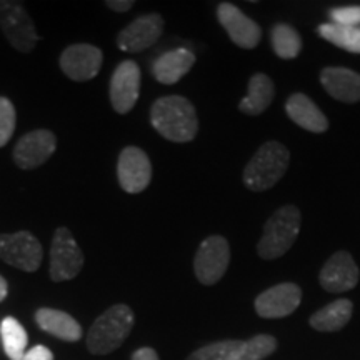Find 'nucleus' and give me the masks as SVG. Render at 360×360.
Instances as JSON below:
<instances>
[{
    "mask_svg": "<svg viewBox=\"0 0 360 360\" xmlns=\"http://www.w3.org/2000/svg\"><path fill=\"white\" fill-rule=\"evenodd\" d=\"M150 122L157 132L170 142H191L199 132L195 107L180 96L157 98L150 109Z\"/></svg>",
    "mask_w": 360,
    "mask_h": 360,
    "instance_id": "nucleus-1",
    "label": "nucleus"
},
{
    "mask_svg": "<svg viewBox=\"0 0 360 360\" xmlns=\"http://www.w3.org/2000/svg\"><path fill=\"white\" fill-rule=\"evenodd\" d=\"M290 164V152L283 143L269 141L260 146L244 169V184L252 192L272 188L285 175Z\"/></svg>",
    "mask_w": 360,
    "mask_h": 360,
    "instance_id": "nucleus-2",
    "label": "nucleus"
},
{
    "mask_svg": "<svg viewBox=\"0 0 360 360\" xmlns=\"http://www.w3.org/2000/svg\"><path fill=\"white\" fill-rule=\"evenodd\" d=\"M135 317L132 309L125 304L112 305L98 315L87 334V349L96 355L114 352L124 344L132 332Z\"/></svg>",
    "mask_w": 360,
    "mask_h": 360,
    "instance_id": "nucleus-3",
    "label": "nucleus"
},
{
    "mask_svg": "<svg viewBox=\"0 0 360 360\" xmlns=\"http://www.w3.org/2000/svg\"><path fill=\"white\" fill-rule=\"evenodd\" d=\"M302 215L295 205H283L270 215L257 244V254L264 260H276L290 250L300 232Z\"/></svg>",
    "mask_w": 360,
    "mask_h": 360,
    "instance_id": "nucleus-4",
    "label": "nucleus"
},
{
    "mask_svg": "<svg viewBox=\"0 0 360 360\" xmlns=\"http://www.w3.org/2000/svg\"><path fill=\"white\" fill-rule=\"evenodd\" d=\"M0 29L17 52L30 53L39 42L34 22L20 2L0 0Z\"/></svg>",
    "mask_w": 360,
    "mask_h": 360,
    "instance_id": "nucleus-5",
    "label": "nucleus"
},
{
    "mask_svg": "<svg viewBox=\"0 0 360 360\" xmlns=\"http://www.w3.org/2000/svg\"><path fill=\"white\" fill-rule=\"evenodd\" d=\"M229 264H231V247L227 238L222 236L207 237L199 245L193 259L197 281L204 285H214L227 272Z\"/></svg>",
    "mask_w": 360,
    "mask_h": 360,
    "instance_id": "nucleus-6",
    "label": "nucleus"
},
{
    "mask_svg": "<svg viewBox=\"0 0 360 360\" xmlns=\"http://www.w3.org/2000/svg\"><path fill=\"white\" fill-rule=\"evenodd\" d=\"M84 267V254L67 227H58L52 237L51 278L53 282L72 281Z\"/></svg>",
    "mask_w": 360,
    "mask_h": 360,
    "instance_id": "nucleus-7",
    "label": "nucleus"
},
{
    "mask_svg": "<svg viewBox=\"0 0 360 360\" xmlns=\"http://www.w3.org/2000/svg\"><path fill=\"white\" fill-rule=\"evenodd\" d=\"M44 250L34 233L20 231L0 236V259L12 267L35 272L42 264Z\"/></svg>",
    "mask_w": 360,
    "mask_h": 360,
    "instance_id": "nucleus-8",
    "label": "nucleus"
},
{
    "mask_svg": "<svg viewBox=\"0 0 360 360\" xmlns=\"http://www.w3.org/2000/svg\"><path fill=\"white\" fill-rule=\"evenodd\" d=\"M117 177L120 187L127 193L146 191L152 179V164L148 155L139 147H125L117 162Z\"/></svg>",
    "mask_w": 360,
    "mask_h": 360,
    "instance_id": "nucleus-9",
    "label": "nucleus"
},
{
    "mask_svg": "<svg viewBox=\"0 0 360 360\" xmlns=\"http://www.w3.org/2000/svg\"><path fill=\"white\" fill-rule=\"evenodd\" d=\"M141 94V67L134 60H124L110 79V102L117 114H129Z\"/></svg>",
    "mask_w": 360,
    "mask_h": 360,
    "instance_id": "nucleus-10",
    "label": "nucleus"
},
{
    "mask_svg": "<svg viewBox=\"0 0 360 360\" xmlns=\"http://www.w3.org/2000/svg\"><path fill=\"white\" fill-rule=\"evenodd\" d=\"M57 148V139L51 130L39 129L22 135L13 148V162L22 170H32L51 159Z\"/></svg>",
    "mask_w": 360,
    "mask_h": 360,
    "instance_id": "nucleus-11",
    "label": "nucleus"
},
{
    "mask_svg": "<svg viewBox=\"0 0 360 360\" xmlns=\"http://www.w3.org/2000/svg\"><path fill=\"white\" fill-rule=\"evenodd\" d=\"M102 60L103 53L96 45L74 44L62 52L58 64H60L62 72L70 80L85 82V80L97 77L102 67Z\"/></svg>",
    "mask_w": 360,
    "mask_h": 360,
    "instance_id": "nucleus-12",
    "label": "nucleus"
},
{
    "mask_svg": "<svg viewBox=\"0 0 360 360\" xmlns=\"http://www.w3.org/2000/svg\"><path fill=\"white\" fill-rule=\"evenodd\" d=\"M164 32V19L159 13H147L120 30L117 45L122 52L141 53L150 49Z\"/></svg>",
    "mask_w": 360,
    "mask_h": 360,
    "instance_id": "nucleus-13",
    "label": "nucleus"
},
{
    "mask_svg": "<svg viewBox=\"0 0 360 360\" xmlns=\"http://www.w3.org/2000/svg\"><path fill=\"white\" fill-rule=\"evenodd\" d=\"M217 19L237 47L255 49L262 39V29L233 4L224 2L217 7Z\"/></svg>",
    "mask_w": 360,
    "mask_h": 360,
    "instance_id": "nucleus-14",
    "label": "nucleus"
},
{
    "mask_svg": "<svg viewBox=\"0 0 360 360\" xmlns=\"http://www.w3.org/2000/svg\"><path fill=\"white\" fill-rule=\"evenodd\" d=\"M302 300V289L297 283H278L255 299V312L262 319H282L294 314Z\"/></svg>",
    "mask_w": 360,
    "mask_h": 360,
    "instance_id": "nucleus-15",
    "label": "nucleus"
},
{
    "mask_svg": "<svg viewBox=\"0 0 360 360\" xmlns=\"http://www.w3.org/2000/svg\"><path fill=\"white\" fill-rule=\"evenodd\" d=\"M359 278L360 270L347 250L335 252L319 274V282L330 294L352 290L359 283Z\"/></svg>",
    "mask_w": 360,
    "mask_h": 360,
    "instance_id": "nucleus-16",
    "label": "nucleus"
},
{
    "mask_svg": "<svg viewBox=\"0 0 360 360\" xmlns=\"http://www.w3.org/2000/svg\"><path fill=\"white\" fill-rule=\"evenodd\" d=\"M321 84L335 101L360 102V74L345 67H326L321 72Z\"/></svg>",
    "mask_w": 360,
    "mask_h": 360,
    "instance_id": "nucleus-17",
    "label": "nucleus"
},
{
    "mask_svg": "<svg viewBox=\"0 0 360 360\" xmlns=\"http://www.w3.org/2000/svg\"><path fill=\"white\" fill-rule=\"evenodd\" d=\"M195 64V53L188 51V49H174L157 58L152 64V75L157 82L164 85L177 84L184 75L188 74Z\"/></svg>",
    "mask_w": 360,
    "mask_h": 360,
    "instance_id": "nucleus-18",
    "label": "nucleus"
},
{
    "mask_svg": "<svg viewBox=\"0 0 360 360\" xmlns=\"http://www.w3.org/2000/svg\"><path fill=\"white\" fill-rule=\"evenodd\" d=\"M285 112L292 122L309 132L323 134L328 129L327 117L305 94H292L285 102Z\"/></svg>",
    "mask_w": 360,
    "mask_h": 360,
    "instance_id": "nucleus-19",
    "label": "nucleus"
},
{
    "mask_svg": "<svg viewBox=\"0 0 360 360\" xmlns=\"http://www.w3.org/2000/svg\"><path fill=\"white\" fill-rule=\"evenodd\" d=\"M35 322L42 330L65 342H77L82 337V327L70 314L57 309H39Z\"/></svg>",
    "mask_w": 360,
    "mask_h": 360,
    "instance_id": "nucleus-20",
    "label": "nucleus"
},
{
    "mask_svg": "<svg viewBox=\"0 0 360 360\" xmlns=\"http://www.w3.org/2000/svg\"><path fill=\"white\" fill-rule=\"evenodd\" d=\"M276 97V85L265 74H254L249 80V92L238 103V110L247 115H260Z\"/></svg>",
    "mask_w": 360,
    "mask_h": 360,
    "instance_id": "nucleus-21",
    "label": "nucleus"
},
{
    "mask_svg": "<svg viewBox=\"0 0 360 360\" xmlns=\"http://www.w3.org/2000/svg\"><path fill=\"white\" fill-rule=\"evenodd\" d=\"M354 312V304L349 299H339L317 310L310 317V327L319 332H337L347 326Z\"/></svg>",
    "mask_w": 360,
    "mask_h": 360,
    "instance_id": "nucleus-22",
    "label": "nucleus"
},
{
    "mask_svg": "<svg viewBox=\"0 0 360 360\" xmlns=\"http://www.w3.org/2000/svg\"><path fill=\"white\" fill-rule=\"evenodd\" d=\"M0 337L6 355L11 360H19L27 352L29 335L22 323L13 317H6L0 323Z\"/></svg>",
    "mask_w": 360,
    "mask_h": 360,
    "instance_id": "nucleus-23",
    "label": "nucleus"
},
{
    "mask_svg": "<svg viewBox=\"0 0 360 360\" xmlns=\"http://www.w3.org/2000/svg\"><path fill=\"white\" fill-rule=\"evenodd\" d=\"M319 35L335 47L344 49L350 53H360V27H345L337 24H322Z\"/></svg>",
    "mask_w": 360,
    "mask_h": 360,
    "instance_id": "nucleus-24",
    "label": "nucleus"
},
{
    "mask_svg": "<svg viewBox=\"0 0 360 360\" xmlns=\"http://www.w3.org/2000/svg\"><path fill=\"white\" fill-rule=\"evenodd\" d=\"M272 47L277 57L285 58V60H292L299 56L302 51V39L294 27L289 24H277L274 25L272 32Z\"/></svg>",
    "mask_w": 360,
    "mask_h": 360,
    "instance_id": "nucleus-25",
    "label": "nucleus"
},
{
    "mask_svg": "<svg viewBox=\"0 0 360 360\" xmlns=\"http://www.w3.org/2000/svg\"><path fill=\"white\" fill-rule=\"evenodd\" d=\"M244 340H220L204 345L188 355L187 360H237Z\"/></svg>",
    "mask_w": 360,
    "mask_h": 360,
    "instance_id": "nucleus-26",
    "label": "nucleus"
},
{
    "mask_svg": "<svg viewBox=\"0 0 360 360\" xmlns=\"http://www.w3.org/2000/svg\"><path fill=\"white\" fill-rule=\"evenodd\" d=\"M276 337L267 334L255 335L249 340H244V345H242V350L238 354L237 360H264L276 352Z\"/></svg>",
    "mask_w": 360,
    "mask_h": 360,
    "instance_id": "nucleus-27",
    "label": "nucleus"
},
{
    "mask_svg": "<svg viewBox=\"0 0 360 360\" xmlns=\"http://www.w3.org/2000/svg\"><path fill=\"white\" fill-rule=\"evenodd\" d=\"M17 114L13 103L7 97H0V147L7 146L15 130Z\"/></svg>",
    "mask_w": 360,
    "mask_h": 360,
    "instance_id": "nucleus-28",
    "label": "nucleus"
},
{
    "mask_svg": "<svg viewBox=\"0 0 360 360\" xmlns=\"http://www.w3.org/2000/svg\"><path fill=\"white\" fill-rule=\"evenodd\" d=\"M332 24L345 27H360V6L339 7L330 11Z\"/></svg>",
    "mask_w": 360,
    "mask_h": 360,
    "instance_id": "nucleus-29",
    "label": "nucleus"
},
{
    "mask_svg": "<svg viewBox=\"0 0 360 360\" xmlns=\"http://www.w3.org/2000/svg\"><path fill=\"white\" fill-rule=\"evenodd\" d=\"M19 360H53V354L45 345H35L22 355Z\"/></svg>",
    "mask_w": 360,
    "mask_h": 360,
    "instance_id": "nucleus-30",
    "label": "nucleus"
},
{
    "mask_svg": "<svg viewBox=\"0 0 360 360\" xmlns=\"http://www.w3.org/2000/svg\"><path fill=\"white\" fill-rule=\"evenodd\" d=\"M105 6L114 12H129L134 7L132 0H107Z\"/></svg>",
    "mask_w": 360,
    "mask_h": 360,
    "instance_id": "nucleus-31",
    "label": "nucleus"
},
{
    "mask_svg": "<svg viewBox=\"0 0 360 360\" xmlns=\"http://www.w3.org/2000/svg\"><path fill=\"white\" fill-rule=\"evenodd\" d=\"M132 360H160L159 354L150 347H142L132 354Z\"/></svg>",
    "mask_w": 360,
    "mask_h": 360,
    "instance_id": "nucleus-32",
    "label": "nucleus"
},
{
    "mask_svg": "<svg viewBox=\"0 0 360 360\" xmlns=\"http://www.w3.org/2000/svg\"><path fill=\"white\" fill-rule=\"evenodd\" d=\"M8 294V285H7V281L0 276V302L2 300H6V297Z\"/></svg>",
    "mask_w": 360,
    "mask_h": 360,
    "instance_id": "nucleus-33",
    "label": "nucleus"
}]
</instances>
